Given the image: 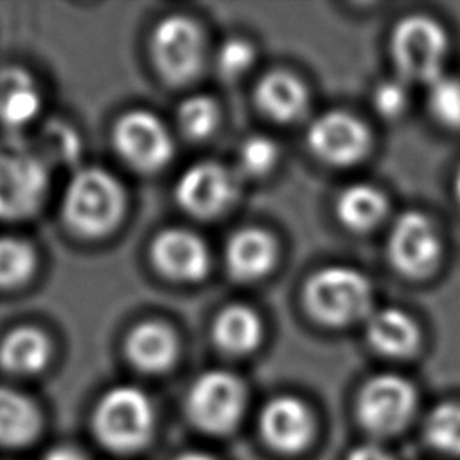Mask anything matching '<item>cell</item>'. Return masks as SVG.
<instances>
[{
  "label": "cell",
  "instance_id": "cell-30",
  "mask_svg": "<svg viewBox=\"0 0 460 460\" xmlns=\"http://www.w3.org/2000/svg\"><path fill=\"white\" fill-rule=\"evenodd\" d=\"M43 147H45V162L61 160L74 162L79 155V140L72 128L63 126L59 122H50L43 131Z\"/></svg>",
  "mask_w": 460,
  "mask_h": 460
},
{
  "label": "cell",
  "instance_id": "cell-9",
  "mask_svg": "<svg viewBox=\"0 0 460 460\" xmlns=\"http://www.w3.org/2000/svg\"><path fill=\"white\" fill-rule=\"evenodd\" d=\"M120 156L138 171L151 172L172 156V138L164 122L149 111L135 110L122 115L113 129Z\"/></svg>",
  "mask_w": 460,
  "mask_h": 460
},
{
  "label": "cell",
  "instance_id": "cell-29",
  "mask_svg": "<svg viewBox=\"0 0 460 460\" xmlns=\"http://www.w3.org/2000/svg\"><path fill=\"white\" fill-rule=\"evenodd\" d=\"M255 61V50L246 40H228L221 45L217 52V70L221 75L228 79H235L243 75Z\"/></svg>",
  "mask_w": 460,
  "mask_h": 460
},
{
  "label": "cell",
  "instance_id": "cell-34",
  "mask_svg": "<svg viewBox=\"0 0 460 460\" xmlns=\"http://www.w3.org/2000/svg\"><path fill=\"white\" fill-rule=\"evenodd\" d=\"M172 460H214L212 456L205 455V453H199V451H187V453H181L178 455L176 458Z\"/></svg>",
  "mask_w": 460,
  "mask_h": 460
},
{
  "label": "cell",
  "instance_id": "cell-26",
  "mask_svg": "<svg viewBox=\"0 0 460 460\" xmlns=\"http://www.w3.org/2000/svg\"><path fill=\"white\" fill-rule=\"evenodd\" d=\"M178 122L187 137L205 138L219 122L217 104L207 95H192L181 102L178 110Z\"/></svg>",
  "mask_w": 460,
  "mask_h": 460
},
{
  "label": "cell",
  "instance_id": "cell-23",
  "mask_svg": "<svg viewBox=\"0 0 460 460\" xmlns=\"http://www.w3.org/2000/svg\"><path fill=\"white\" fill-rule=\"evenodd\" d=\"M340 221L352 230H368L386 214L385 196L372 185L356 183L341 190L336 201Z\"/></svg>",
  "mask_w": 460,
  "mask_h": 460
},
{
  "label": "cell",
  "instance_id": "cell-33",
  "mask_svg": "<svg viewBox=\"0 0 460 460\" xmlns=\"http://www.w3.org/2000/svg\"><path fill=\"white\" fill-rule=\"evenodd\" d=\"M43 460H88L84 453L74 446H56L47 451Z\"/></svg>",
  "mask_w": 460,
  "mask_h": 460
},
{
  "label": "cell",
  "instance_id": "cell-31",
  "mask_svg": "<svg viewBox=\"0 0 460 460\" xmlns=\"http://www.w3.org/2000/svg\"><path fill=\"white\" fill-rule=\"evenodd\" d=\"M408 106V88L401 79H388L374 90V108L386 119L399 117Z\"/></svg>",
  "mask_w": 460,
  "mask_h": 460
},
{
  "label": "cell",
  "instance_id": "cell-14",
  "mask_svg": "<svg viewBox=\"0 0 460 460\" xmlns=\"http://www.w3.org/2000/svg\"><path fill=\"white\" fill-rule=\"evenodd\" d=\"M151 257L155 266L174 280H199L208 270L205 243L185 228H169L158 234L151 246Z\"/></svg>",
  "mask_w": 460,
  "mask_h": 460
},
{
  "label": "cell",
  "instance_id": "cell-10",
  "mask_svg": "<svg viewBox=\"0 0 460 460\" xmlns=\"http://www.w3.org/2000/svg\"><path fill=\"white\" fill-rule=\"evenodd\" d=\"M388 255L402 275H428L440 257V241L433 223L420 212L401 214L388 237Z\"/></svg>",
  "mask_w": 460,
  "mask_h": 460
},
{
  "label": "cell",
  "instance_id": "cell-18",
  "mask_svg": "<svg viewBox=\"0 0 460 460\" xmlns=\"http://www.w3.org/2000/svg\"><path fill=\"white\" fill-rule=\"evenodd\" d=\"M255 101L270 119L289 122L298 119L305 110L307 93L295 75L275 70L259 81Z\"/></svg>",
  "mask_w": 460,
  "mask_h": 460
},
{
  "label": "cell",
  "instance_id": "cell-22",
  "mask_svg": "<svg viewBox=\"0 0 460 460\" xmlns=\"http://www.w3.org/2000/svg\"><path fill=\"white\" fill-rule=\"evenodd\" d=\"M212 334L217 347L225 352L246 354L259 345L262 338V323L255 311L235 304L225 307L217 314Z\"/></svg>",
  "mask_w": 460,
  "mask_h": 460
},
{
  "label": "cell",
  "instance_id": "cell-6",
  "mask_svg": "<svg viewBox=\"0 0 460 460\" xmlns=\"http://www.w3.org/2000/svg\"><path fill=\"white\" fill-rule=\"evenodd\" d=\"M246 404L241 379L225 370L201 374L189 388L185 410L190 422L205 433L223 435L237 426Z\"/></svg>",
  "mask_w": 460,
  "mask_h": 460
},
{
  "label": "cell",
  "instance_id": "cell-16",
  "mask_svg": "<svg viewBox=\"0 0 460 460\" xmlns=\"http://www.w3.org/2000/svg\"><path fill=\"white\" fill-rule=\"evenodd\" d=\"M178 352L174 332L160 322H144L137 325L126 340L128 359L142 372L160 374L167 370Z\"/></svg>",
  "mask_w": 460,
  "mask_h": 460
},
{
  "label": "cell",
  "instance_id": "cell-1",
  "mask_svg": "<svg viewBox=\"0 0 460 460\" xmlns=\"http://www.w3.org/2000/svg\"><path fill=\"white\" fill-rule=\"evenodd\" d=\"M92 426L106 449L133 453L149 442L155 410L149 397L137 386H115L97 402Z\"/></svg>",
  "mask_w": 460,
  "mask_h": 460
},
{
  "label": "cell",
  "instance_id": "cell-28",
  "mask_svg": "<svg viewBox=\"0 0 460 460\" xmlns=\"http://www.w3.org/2000/svg\"><path fill=\"white\" fill-rule=\"evenodd\" d=\"M239 167L248 176L266 174L279 160L277 144L262 135L250 137L239 149Z\"/></svg>",
  "mask_w": 460,
  "mask_h": 460
},
{
  "label": "cell",
  "instance_id": "cell-8",
  "mask_svg": "<svg viewBox=\"0 0 460 460\" xmlns=\"http://www.w3.org/2000/svg\"><path fill=\"white\" fill-rule=\"evenodd\" d=\"M417 406L410 381L397 374H379L365 383L358 397L359 422L376 435H390L408 424Z\"/></svg>",
  "mask_w": 460,
  "mask_h": 460
},
{
  "label": "cell",
  "instance_id": "cell-13",
  "mask_svg": "<svg viewBox=\"0 0 460 460\" xmlns=\"http://www.w3.org/2000/svg\"><path fill=\"white\" fill-rule=\"evenodd\" d=\"M259 428L270 447L289 455L302 451L309 444L313 437V417L302 401L280 395L264 406Z\"/></svg>",
  "mask_w": 460,
  "mask_h": 460
},
{
  "label": "cell",
  "instance_id": "cell-2",
  "mask_svg": "<svg viewBox=\"0 0 460 460\" xmlns=\"http://www.w3.org/2000/svg\"><path fill=\"white\" fill-rule=\"evenodd\" d=\"M124 190L104 169L88 167L77 171L66 185L63 198L65 221L83 235H102L120 219Z\"/></svg>",
  "mask_w": 460,
  "mask_h": 460
},
{
  "label": "cell",
  "instance_id": "cell-12",
  "mask_svg": "<svg viewBox=\"0 0 460 460\" xmlns=\"http://www.w3.org/2000/svg\"><path fill=\"white\" fill-rule=\"evenodd\" d=\"M311 151L334 165H350L368 149L370 135L365 124L343 111H329L313 120L307 129Z\"/></svg>",
  "mask_w": 460,
  "mask_h": 460
},
{
  "label": "cell",
  "instance_id": "cell-32",
  "mask_svg": "<svg viewBox=\"0 0 460 460\" xmlns=\"http://www.w3.org/2000/svg\"><path fill=\"white\" fill-rule=\"evenodd\" d=\"M347 460H392V456L377 444H361L349 453Z\"/></svg>",
  "mask_w": 460,
  "mask_h": 460
},
{
  "label": "cell",
  "instance_id": "cell-5",
  "mask_svg": "<svg viewBox=\"0 0 460 460\" xmlns=\"http://www.w3.org/2000/svg\"><path fill=\"white\" fill-rule=\"evenodd\" d=\"M392 58L404 81L433 83L442 75L447 38L428 16L413 14L397 23L392 34Z\"/></svg>",
  "mask_w": 460,
  "mask_h": 460
},
{
  "label": "cell",
  "instance_id": "cell-20",
  "mask_svg": "<svg viewBox=\"0 0 460 460\" xmlns=\"http://www.w3.org/2000/svg\"><path fill=\"white\" fill-rule=\"evenodd\" d=\"M41 415L36 404L9 386H0V446L20 447L36 438Z\"/></svg>",
  "mask_w": 460,
  "mask_h": 460
},
{
  "label": "cell",
  "instance_id": "cell-24",
  "mask_svg": "<svg viewBox=\"0 0 460 460\" xmlns=\"http://www.w3.org/2000/svg\"><path fill=\"white\" fill-rule=\"evenodd\" d=\"M428 442L449 455H460V402H442L426 419Z\"/></svg>",
  "mask_w": 460,
  "mask_h": 460
},
{
  "label": "cell",
  "instance_id": "cell-17",
  "mask_svg": "<svg viewBox=\"0 0 460 460\" xmlns=\"http://www.w3.org/2000/svg\"><path fill=\"white\" fill-rule=\"evenodd\" d=\"M367 338L377 352L402 358L419 347L420 332L408 313L395 307H383L367 316Z\"/></svg>",
  "mask_w": 460,
  "mask_h": 460
},
{
  "label": "cell",
  "instance_id": "cell-27",
  "mask_svg": "<svg viewBox=\"0 0 460 460\" xmlns=\"http://www.w3.org/2000/svg\"><path fill=\"white\" fill-rule=\"evenodd\" d=\"M428 104L438 122L447 128H460V79L438 75L429 83Z\"/></svg>",
  "mask_w": 460,
  "mask_h": 460
},
{
  "label": "cell",
  "instance_id": "cell-7",
  "mask_svg": "<svg viewBox=\"0 0 460 460\" xmlns=\"http://www.w3.org/2000/svg\"><path fill=\"white\" fill-rule=\"evenodd\" d=\"M151 54L165 81L183 84L194 79L203 61V36L187 16L171 14L153 31Z\"/></svg>",
  "mask_w": 460,
  "mask_h": 460
},
{
  "label": "cell",
  "instance_id": "cell-4",
  "mask_svg": "<svg viewBox=\"0 0 460 460\" xmlns=\"http://www.w3.org/2000/svg\"><path fill=\"white\" fill-rule=\"evenodd\" d=\"M49 183L45 158L18 138L0 142V217L23 219L43 203Z\"/></svg>",
  "mask_w": 460,
  "mask_h": 460
},
{
  "label": "cell",
  "instance_id": "cell-15",
  "mask_svg": "<svg viewBox=\"0 0 460 460\" xmlns=\"http://www.w3.org/2000/svg\"><path fill=\"white\" fill-rule=\"evenodd\" d=\"M275 259L277 244L264 230L243 228L226 243V268L239 280H255L266 275L273 268Z\"/></svg>",
  "mask_w": 460,
  "mask_h": 460
},
{
  "label": "cell",
  "instance_id": "cell-19",
  "mask_svg": "<svg viewBox=\"0 0 460 460\" xmlns=\"http://www.w3.org/2000/svg\"><path fill=\"white\" fill-rule=\"evenodd\" d=\"M41 99L32 77L16 66L0 70V122L7 128L29 124L40 111Z\"/></svg>",
  "mask_w": 460,
  "mask_h": 460
},
{
  "label": "cell",
  "instance_id": "cell-3",
  "mask_svg": "<svg viewBox=\"0 0 460 460\" xmlns=\"http://www.w3.org/2000/svg\"><path fill=\"white\" fill-rule=\"evenodd\" d=\"M304 300L318 322L345 325L372 313V286L363 273L352 268L329 266L307 280Z\"/></svg>",
  "mask_w": 460,
  "mask_h": 460
},
{
  "label": "cell",
  "instance_id": "cell-25",
  "mask_svg": "<svg viewBox=\"0 0 460 460\" xmlns=\"http://www.w3.org/2000/svg\"><path fill=\"white\" fill-rule=\"evenodd\" d=\"M34 252L29 243L0 235V288H14L25 282L34 270Z\"/></svg>",
  "mask_w": 460,
  "mask_h": 460
},
{
  "label": "cell",
  "instance_id": "cell-11",
  "mask_svg": "<svg viewBox=\"0 0 460 460\" xmlns=\"http://www.w3.org/2000/svg\"><path fill=\"white\" fill-rule=\"evenodd\" d=\"M237 194L235 176L221 164L199 162L189 167L176 183V199L198 217H212L226 210Z\"/></svg>",
  "mask_w": 460,
  "mask_h": 460
},
{
  "label": "cell",
  "instance_id": "cell-35",
  "mask_svg": "<svg viewBox=\"0 0 460 460\" xmlns=\"http://www.w3.org/2000/svg\"><path fill=\"white\" fill-rule=\"evenodd\" d=\"M455 194H456V199L460 203V169H458V172L455 176Z\"/></svg>",
  "mask_w": 460,
  "mask_h": 460
},
{
  "label": "cell",
  "instance_id": "cell-21",
  "mask_svg": "<svg viewBox=\"0 0 460 460\" xmlns=\"http://www.w3.org/2000/svg\"><path fill=\"white\" fill-rule=\"evenodd\" d=\"M49 354L47 336L34 327L13 329L0 343V365L18 376L40 372L47 365Z\"/></svg>",
  "mask_w": 460,
  "mask_h": 460
}]
</instances>
